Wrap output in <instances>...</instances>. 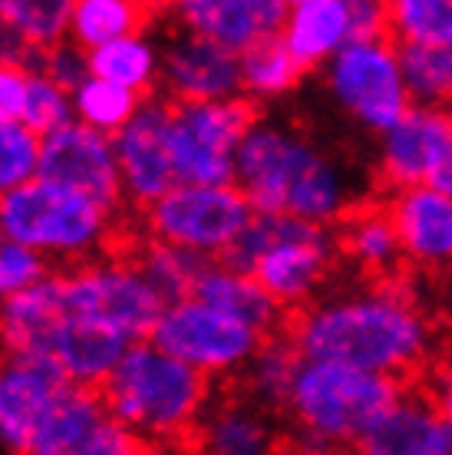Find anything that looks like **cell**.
<instances>
[{"instance_id":"5b68a950","label":"cell","mask_w":452,"mask_h":455,"mask_svg":"<svg viewBox=\"0 0 452 455\" xmlns=\"http://www.w3.org/2000/svg\"><path fill=\"white\" fill-rule=\"evenodd\" d=\"M400 396L403 389L393 376L330 360H304L284 412L295 422V433L324 439L343 452L360 443Z\"/></svg>"},{"instance_id":"836d02e7","label":"cell","mask_w":452,"mask_h":455,"mask_svg":"<svg viewBox=\"0 0 452 455\" xmlns=\"http://www.w3.org/2000/svg\"><path fill=\"white\" fill-rule=\"evenodd\" d=\"M142 96L123 90L116 83H106L100 76H90L77 92H73V116L77 123L90 125L102 136H116L133 116L139 113Z\"/></svg>"},{"instance_id":"4316f807","label":"cell","mask_w":452,"mask_h":455,"mask_svg":"<svg viewBox=\"0 0 452 455\" xmlns=\"http://www.w3.org/2000/svg\"><path fill=\"white\" fill-rule=\"evenodd\" d=\"M301 363H304V356L291 337H268L251 356V363L238 373L241 396H248L251 403H258L261 410L268 412L287 410Z\"/></svg>"},{"instance_id":"ee69618b","label":"cell","mask_w":452,"mask_h":455,"mask_svg":"<svg viewBox=\"0 0 452 455\" xmlns=\"http://www.w3.org/2000/svg\"><path fill=\"white\" fill-rule=\"evenodd\" d=\"M442 455H452V422L446 419V445H442Z\"/></svg>"},{"instance_id":"83f0119b","label":"cell","mask_w":452,"mask_h":455,"mask_svg":"<svg viewBox=\"0 0 452 455\" xmlns=\"http://www.w3.org/2000/svg\"><path fill=\"white\" fill-rule=\"evenodd\" d=\"M93 76L116 83L136 96H156L158 73H162V50L149 34L123 36L116 44H106L90 53Z\"/></svg>"},{"instance_id":"74e56055","label":"cell","mask_w":452,"mask_h":455,"mask_svg":"<svg viewBox=\"0 0 452 455\" xmlns=\"http://www.w3.org/2000/svg\"><path fill=\"white\" fill-rule=\"evenodd\" d=\"M50 274H53L50 261L40 258L36 251L23 248V244H13V241H4V244H0V300L30 291L34 284L46 281Z\"/></svg>"},{"instance_id":"6da1fadb","label":"cell","mask_w":452,"mask_h":455,"mask_svg":"<svg viewBox=\"0 0 452 455\" xmlns=\"http://www.w3.org/2000/svg\"><path fill=\"white\" fill-rule=\"evenodd\" d=\"M291 340L304 360L347 363L396 379L426 356L432 333L413 300L390 287H370L307 304Z\"/></svg>"},{"instance_id":"d6a6232c","label":"cell","mask_w":452,"mask_h":455,"mask_svg":"<svg viewBox=\"0 0 452 455\" xmlns=\"http://www.w3.org/2000/svg\"><path fill=\"white\" fill-rule=\"evenodd\" d=\"M301 73L304 67L291 57L281 36L264 40L241 57V80L251 100H278L284 92H291L301 83Z\"/></svg>"},{"instance_id":"8fae6325","label":"cell","mask_w":452,"mask_h":455,"mask_svg":"<svg viewBox=\"0 0 452 455\" xmlns=\"http://www.w3.org/2000/svg\"><path fill=\"white\" fill-rule=\"evenodd\" d=\"M149 340L212 379V376L241 373L264 343V337L245 327L241 320L189 297V300L165 307Z\"/></svg>"},{"instance_id":"e575fe53","label":"cell","mask_w":452,"mask_h":455,"mask_svg":"<svg viewBox=\"0 0 452 455\" xmlns=\"http://www.w3.org/2000/svg\"><path fill=\"white\" fill-rule=\"evenodd\" d=\"M0 17L17 27L36 50H53L69 40V0H0Z\"/></svg>"},{"instance_id":"ac0fdd59","label":"cell","mask_w":452,"mask_h":455,"mask_svg":"<svg viewBox=\"0 0 452 455\" xmlns=\"http://www.w3.org/2000/svg\"><path fill=\"white\" fill-rule=\"evenodd\" d=\"M192 445L198 455H281V433L274 412L228 393L208 403Z\"/></svg>"},{"instance_id":"ffe728a7","label":"cell","mask_w":452,"mask_h":455,"mask_svg":"<svg viewBox=\"0 0 452 455\" xmlns=\"http://www.w3.org/2000/svg\"><path fill=\"white\" fill-rule=\"evenodd\" d=\"M400 248L423 267H452V195L403 188L390 202Z\"/></svg>"},{"instance_id":"7a4b0ae2","label":"cell","mask_w":452,"mask_h":455,"mask_svg":"<svg viewBox=\"0 0 452 455\" xmlns=\"http://www.w3.org/2000/svg\"><path fill=\"white\" fill-rule=\"evenodd\" d=\"M235 185L254 215L330 228L351 212L353 175L297 129L258 119L235 156Z\"/></svg>"},{"instance_id":"60d3db41","label":"cell","mask_w":452,"mask_h":455,"mask_svg":"<svg viewBox=\"0 0 452 455\" xmlns=\"http://www.w3.org/2000/svg\"><path fill=\"white\" fill-rule=\"evenodd\" d=\"M27 92H30V73L0 67V123H23Z\"/></svg>"},{"instance_id":"f1b7e54d","label":"cell","mask_w":452,"mask_h":455,"mask_svg":"<svg viewBox=\"0 0 452 455\" xmlns=\"http://www.w3.org/2000/svg\"><path fill=\"white\" fill-rule=\"evenodd\" d=\"M152 13H156L152 7L133 4V0H77L73 20H69V40L93 53L123 36L146 34V27L156 20Z\"/></svg>"},{"instance_id":"d4e9b609","label":"cell","mask_w":452,"mask_h":455,"mask_svg":"<svg viewBox=\"0 0 452 455\" xmlns=\"http://www.w3.org/2000/svg\"><path fill=\"white\" fill-rule=\"evenodd\" d=\"M192 297L202 300V304H208V307L228 314V317L241 320L245 327L261 333L264 340L274 337V331L281 327V320H284V307L251 277V274H241L222 261L205 264V271L198 274V281H195Z\"/></svg>"},{"instance_id":"2e32d148","label":"cell","mask_w":452,"mask_h":455,"mask_svg":"<svg viewBox=\"0 0 452 455\" xmlns=\"http://www.w3.org/2000/svg\"><path fill=\"white\" fill-rule=\"evenodd\" d=\"M69 379L53 356L0 353V445L23 455Z\"/></svg>"},{"instance_id":"ba28073f","label":"cell","mask_w":452,"mask_h":455,"mask_svg":"<svg viewBox=\"0 0 452 455\" xmlns=\"http://www.w3.org/2000/svg\"><path fill=\"white\" fill-rule=\"evenodd\" d=\"M324 80L340 113H347L360 129L376 136H386L413 109L400 67V46L386 36L347 44L324 67Z\"/></svg>"},{"instance_id":"f546056e","label":"cell","mask_w":452,"mask_h":455,"mask_svg":"<svg viewBox=\"0 0 452 455\" xmlns=\"http://www.w3.org/2000/svg\"><path fill=\"white\" fill-rule=\"evenodd\" d=\"M340 248L347 251L363 271L376 274L393 271L396 261L403 258L393 218H390V212H380V208H367L360 215H353L343 228Z\"/></svg>"},{"instance_id":"30bf717a","label":"cell","mask_w":452,"mask_h":455,"mask_svg":"<svg viewBox=\"0 0 452 455\" xmlns=\"http://www.w3.org/2000/svg\"><path fill=\"white\" fill-rule=\"evenodd\" d=\"M60 277H63L67 314L102 320L125 333L133 343L149 340L158 317L165 314V300L119 254L90 261L73 271H60Z\"/></svg>"},{"instance_id":"8992f818","label":"cell","mask_w":452,"mask_h":455,"mask_svg":"<svg viewBox=\"0 0 452 455\" xmlns=\"http://www.w3.org/2000/svg\"><path fill=\"white\" fill-rule=\"evenodd\" d=\"M340 241L324 225L254 215L222 264L251 274L281 307H301L327 281Z\"/></svg>"},{"instance_id":"f35d334b","label":"cell","mask_w":452,"mask_h":455,"mask_svg":"<svg viewBox=\"0 0 452 455\" xmlns=\"http://www.w3.org/2000/svg\"><path fill=\"white\" fill-rule=\"evenodd\" d=\"M40 73H44V76H50L57 86H63V90L73 96V92H77L79 86L93 76L90 53H86L83 46L73 44V40H67V44L46 50V53H44V69H40Z\"/></svg>"},{"instance_id":"7c38bea8","label":"cell","mask_w":452,"mask_h":455,"mask_svg":"<svg viewBox=\"0 0 452 455\" xmlns=\"http://www.w3.org/2000/svg\"><path fill=\"white\" fill-rule=\"evenodd\" d=\"M36 179L83 195L116 218H123L129 208L113 136H102L83 123H69L40 139Z\"/></svg>"},{"instance_id":"9a60e30c","label":"cell","mask_w":452,"mask_h":455,"mask_svg":"<svg viewBox=\"0 0 452 455\" xmlns=\"http://www.w3.org/2000/svg\"><path fill=\"white\" fill-rule=\"evenodd\" d=\"M158 50V92L172 103H222L245 92L241 57L192 30H182L179 23L172 27V34L162 36Z\"/></svg>"},{"instance_id":"277c9868","label":"cell","mask_w":452,"mask_h":455,"mask_svg":"<svg viewBox=\"0 0 452 455\" xmlns=\"http://www.w3.org/2000/svg\"><path fill=\"white\" fill-rule=\"evenodd\" d=\"M0 228L4 238L36 251L53 271H73L109 258L133 235V228H123V218L44 179L0 198Z\"/></svg>"},{"instance_id":"f6af8a7d","label":"cell","mask_w":452,"mask_h":455,"mask_svg":"<svg viewBox=\"0 0 452 455\" xmlns=\"http://www.w3.org/2000/svg\"><path fill=\"white\" fill-rule=\"evenodd\" d=\"M4 241H7V238H4V228H0V244H4Z\"/></svg>"},{"instance_id":"8d00e7d4","label":"cell","mask_w":452,"mask_h":455,"mask_svg":"<svg viewBox=\"0 0 452 455\" xmlns=\"http://www.w3.org/2000/svg\"><path fill=\"white\" fill-rule=\"evenodd\" d=\"M69 123H77V116H73V96H69L63 86H57L50 76H44V73L30 76V92H27L23 125L44 139V136L57 132V129H63V125H69Z\"/></svg>"},{"instance_id":"52a82bcc","label":"cell","mask_w":452,"mask_h":455,"mask_svg":"<svg viewBox=\"0 0 452 455\" xmlns=\"http://www.w3.org/2000/svg\"><path fill=\"white\" fill-rule=\"evenodd\" d=\"M139 218L146 238L205 261H222L251 225L254 208L238 185H175Z\"/></svg>"},{"instance_id":"7bdbcfd3","label":"cell","mask_w":452,"mask_h":455,"mask_svg":"<svg viewBox=\"0 0 452 455\" xmlns=\"http://www.w3.org/2000/svg\"><path fill=\"white\" fill-rule=\"evenodd\" d=\"M440 412L452 422V376L440 387Z\"/></svg>"},{"instance_id":"ab89813d","label":"cell","mask_w":452,"mask_h":455,"mask_svg":"<svg viewBox=\"0 0 452 455\" xmlns=\"http://www.w3.org/2000/svg\"><path fill=\"white\" fill-rule=\"evenodd\" d=\"M44 53L46 50H36L34 44H27V36L0 17V67H17L36 76L44 69Z\"/></svg>"},{"instance_id":"d590c367","label":"cell","mask_w":452,"mask_h":455,"mask_svg":"<svg viewBox=\"0 0 452 455\" xmlns=\"http://www.w3.org/2000/svg\"><path fill=\"white\" fill-rule=\"evenodd\" d=\"M40 169V136L23 123H0V198L34 182Z\"/></svg>"},{"instance_id":"cb8c5ba5","label":"cell","mask_w":452,"mask_h":455,"mask_svg":"<svg viewBox=\"0 0 452 455\" xmlns=\"http://www.w3.org/2000/svg\"><path fill=\"white\" fill-rule=\"evenodd\" d=\"M442 445L446 416L440 406L403 393L393 410L353 445V455H442Z\"/></svg>"},{"instance_id":"484cf974","label":"cell","mask_w":452,"mask_h":455,"mask_svg":"<svg viewBox=\"0 0 452 455\" xmlns=\"http://www.w3.org/2000/svg\"><path fill=\"white\" fill-rule=\"evenodd\" d=\"M116 254L125 258V261L146 277L149 287L165 300V307L192 297L195 281H198V274H202L205 264H208L205 258H198V254L169 248V244L152 241V238H146V235H136V231L125 238V244L116 251Z\"/></svg>"},{"instance_id":"b9f144b4","label":"cell","mask_w":452,"mask_h":455,"mask_svg":"<svg viewBox=\"0 0 452 455\" xmlns=\"http://www.w3.org/2000/svg\"><path fill=\"white\" fill-rule=\"evenodd\" d=\"M90 455H156V445H149L146 439H139L136 433H129L125 426L109 419Z\"/></svg>"},{"instance_id":"4dcf8cb0","label":"cell","mask_w":452,"mask_h":455,"mask_svg":"<svg viewBox=\"0 0 452 455\" xmlns=\"http://www.w3.org/2000/svg\"><path fill=\"white\" fill-rule=\"evenodd\" d=\"M400 67H403V80L413 103L449 109L452 46H400Z\"/></svg>"},{"instance_id":"603a6c76","label":"cell","mask_w":452,"mask_h":455,"mask_svg":"<svg viewBox=\"0 0 452 455\" xmlns=\"http://www.w3.org/2000/svg\"><path fill=\"white\" fill-rule=\"evenodd\" d=\"M109 419L113 416L106 410L100 389L69 383L53 403V410L36 426L23 455H90Z\"/></svg>"},{"instance_id":"d6986e66","label":"cell","mask_w":452,"mask_h":455,"mask_svg":"<svg viewBox=\"0 0 452 455\" xmlns=\"http://www.w3.org/2000/svg\"><path fill=\"white\" fill-rule=\"evenodd\" d=\"M63 320H67L63 277L53 271L30 291L0 300V353L53 356V343Z\"/></svg>"},{"instance_id":"7402d4cb","label":"cell","mask_w":452,"mask_h":455,"mask_svg":"<svg viewBox=\"0 0 452 455\" xmlns=\"http://www.w3.org/2000/svg\"><path fill=\"white\" fill-rule=\"evenodd\" d=\"M129 347L133 340L109 323L67 314L53 343V360L73 387L100 389L116 373V366L123 363Z\"/></svg>"},{"instance_id":"e0dca14e","label":"cell","mask_w":452,"mask_h":455,"mask_svg":"<svg viewBox=\"0 0 452 455\" xmlns=\"http://www.w3.org/2000/svg\"><path fill=\"white\" fill-rule=\"evenodd\" d=\"M287 7L284 0H182L172 7V23L245 57L264 40L281 36Z\"/></svg>"},{"instance_id":"4fadbf2b","label":"cell","mask_w":452,"mask_h":455,"mask_svg":"<svg viewBox=\"0 0 452 455\" xmlns=\"http://www.w3.org/2000/svg\"><path fill=\"white\" fill-rule=\"evenodd\" d=\"M172 116H175V103L156 92L142 100L139 113L113 136L125 202L139 215L179 185L175 162H172Z\"/></svg>"},{"instance_id":"44dd1931","label":"cell","mask_w":452,"mask_h":455,"mask_svg":"<svg viewBox=\"0 0 452 455\" xmlns=\"http://www.w3.org/2000/svg\"><path fill=\"white\" fill-rule=\"evenodd\" d=\"M284 46L301 67H327L357 34V7L353 0H295L287 7L281 30Z\"/></svg>"},{"instance_id":"9c48e42d","label":"cell","mask_w":452,"mask_h":455,"mask_svg":"<svg viewBox=\"0 0 452 455\" xmlns=\"http://www.w3.org/2000/svg\"><path fill=\"white\" fill-rule=\"evenodd\" d=\"M258 123L248 96L222 103H175L172 162L179 185H235V156Z\"/></svg>"},{"instance_id":"3957f363","label":"cell","mask_w":452,"mask_h":455,"mask_svg":"<svg viewBox=\"0 0 452 455\" xmlns=\"http://www.w3.org/2000/svg\"><path fill=\"white\" fill-rule=\"evenodd\" d=\"M106 410L119 426L149 445L192 443L212 403V379L182 363L152 340L133 343L116 373L100 387Z\"/></svg>"},{"instance_id":"1f68e13d","label":"cell","mask_w":452,"mask_h":455,"mask_svg":"<svg viewBox=\"0 0 452 455\" xmlns=\"http://www.w3.org/2000/svg\"><path fill=\"white\" fill-rule=\"evenodd\" d=\"M386 30L400 46H452V0L386 4Z\"/></svg>"},{"instance_id":"5bb4252c","label":"cell","mask_w":452,"mask_h":455,"mask_svg":"<svg viewBox=\"0 0 452 455\" xmlns=\"http://www.w3.org/2000/svg\"><path fill=\"white\" fill-rule=\"evenodd\" d=\"M380 172L390 185L452 195V109L413 106L380 136Z\"/></svg>"}]
</instances>
